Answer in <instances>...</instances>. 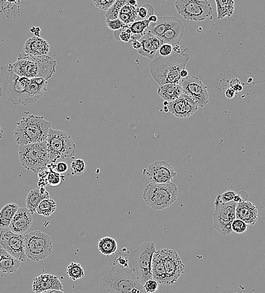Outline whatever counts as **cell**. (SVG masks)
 Segmentation results:
<instances>
[{"instance_id":"38","label":"cell","mask_w":265,"mask_h":293,"mask_svg":"<svg viewBox=\"0 0 265 293\" xmlns=\"http://www.w3.org/2000/svg\"><path fill=\"white\" fill-rule=\"evenodd\" d=\"M249 226L248 224L243 220L236 218L232 224V230L236 233L242 234L248 230Z\"/></svg>"},{"instance_id":"51","label":"cell","mask_w":265,"mask_h":293,"mask_svg":"<svg viewBox=\"0 0 265 293\" xmlns=\"http://www.w3.org/2000/svg\"><path fill=\"white\" fill-rule=\"evenodd\" d=\"M235 90L230 88L227 89L226 92H225V96L228 99H232L235 97Z\"/></svg>"},{"instance_id":"52","label":"cell","mask_w":265,"mask_h":293,"mask_svg":"<svg viewBox=\"0 0 265 293\" xmlns=\"http://www.w3.org/2000/svg\"><path fill=\"white\" fill-rule=\"evenodd\" d=\"M49 183L48 181V179H39L38 182V186L40 187H46L49 186Z\"/></svg>"},{"instance_id":"15","label":"cell","mask_w":265,"mask_h":293,"mask_svg":"<svg viewBox=\"0 0 265 293\" xmlns=\"http://www.w3.org/2000/svg\"><path fill=\"white\" fill-rule=\"evenodd\" d=\"M0 241L3 249L21 262H25L27 256L25 253L24 235L12 231H2Z\"/></svg>"},{"instance_id":"48","label":"cell","mask_w":265,"mask_h":293,"mask_svg":"<svg viewBox=\"0 0 265 293\" xmlns=\"http://www.w3.org/2000/svg\"><path fill=\"white\" fill-rule=\"evenodd\" d=\"M231 88L234 89L236 92H241L243 87L237 79H233L230 82Z\"/></svg>"},{"instance_id":"10","label":"cell","mask_w":265,"mask_h":293,"mask_svg":"<svg viewBox=\"0 0 265 293\" xmlns=\"http://www.w3.org/2000/svg\"><path fill=\"white\" fill-rule=\"evenodd\" d=\"M24 245L27 258L34 262L48 258L52 252L51 238L41 231L24 234Z\"/></svg>"},{"instance_id":"8","label":"cell","mask_w":265,"mask_h":293,"mask_svg":"<svg viewBox=\"0 0 265 293\" xmlns=\"http://www.w3.org/2000/svg\"><path fill=\"white\" fill-rule=\"evenodd\" d=\"M46 142L50 163L56 164L75 157L77 146L68 133L51 128Z\"/></svg>"},{"instance_id":"36","label":"cell","mask_w":265,"mask_h":293,"mask_svg":"<svg viewBox=\"0 0 265 293\" xmlns=\"http://www.w3.org/2000/svg\"><path fill=\"white\" fill-rule=\"evenodd\" d=\"M129 0H116L110 8L107 10L105 14L106 20H114L118 19L120 11L123 6L128 4Z\"/></svg>"},{"instance_id":"22","label":"cell","mask_w":265,"mask_h":293,"mask_svg":"<svg viewBox=\"0 0 265 293\" xmlns=\"http://www.w3.org/2000/svg\"><path fill=\"white\" fill-rule=\"evenodd\" d=\"M236 217L243 220L249 225L255 224L259 217V212L256 206L250 201H244L238 204L236 208Z\"/></svg>"},{"instance_id":"34","label":"cell","mask_w":265,"mask_h":293,"mask_svg":"<svg viewBox=\"0 0 265 293\" xmlns=\"http://www.w3.org/2000/svg\"><path fill=\"white\" fill-rule=\"evenodd\" d=\"M114 37L117 40L124 42H132L139 39L136 36L132 34L129 24L126 25L121 30L114 31Z\"/></svg>"},{"instance_id":"23","label":"cell","mask_w":265,"mask_h":293,"mask_svg":"<svg viewBox=\"0 0 265 293\" xmlns=\"http://www.w3.org/2000/svg\"><path fill=\"white\" fill-rule=\"evenodd\" d=\"M184 34V26L180 20L177 19L173 23L172 26L167 30L159 39L163 43H169L173 46L179 45Z\"/></svg>"},{"instance_id":"55","label":"cell","mask_w":265,"mask_h":293,"mask_svg":"<svg viewBox=\"0 0 265 293\" xmlns=\"http://www.w3.org/2000/svg\"><path fill=\"white\" fill-rule=\"evenodd\" d=\"M188 72L186 69H184L180 72V77L181 78H186L188 77Z\"/></svg>"},{"instance_id":"5","label":"cell","mask_w":265,"mask_h":293,"mask_svg":"<svg viewBox=\"0 0 265 293\" xmlns=\"http://www.w3.org/2000/svg\"><path fill=\"white\" fill-rule=\"evenodd\" d=\"M102 283L109 293H147L130 268H123L115 264L103 277Z\"/></svg>"},{"instance_id":"47","label":"cell","mask_w":265,"mask_h":293,"mask_svg":"<svg viewBox=\"0 0 265 293\" xmlns=\"http://www.w3.org/2000/svg\"><path fill=\"white\" fill-rule=\"evenodd\" d=\"M68 170V165L65 161L58 162L56 164L55 172L63 174L66 173Z\"/></svg>"},{"instance_id":"4","label":"cell","mask_w":265,"mask_h":293,"mask_svg":"<svg viewBox=\"0 0 265 293\" xmlns=\"http://www.w3.org/2000/svg\"><path fill=\"white\" fill-rule=\"evenodd\" d=\"M51 128V122L43 117L28 115L17 123L14 139L19 146L45 142Z\"/></svg>"},{"instance_id":"56","label":"cell","mask_w":265,"mask_h":293,"mask_svg":"<svg viewBox=\"0 0 265 293\" xmlns=\"http://www.w3.org/2000/svg\"><path fill=\"white\" fill-rule=\"evenodd\" d=\"M128 3L131 6H137V2L136 0H129Z\"/></svg>"},{"instance_id":"30","label":"cell","mask_w":265,"mask_h":293,"mask_svg":"<svg viewBox=\"0 0 265 293\" xmlns=\"http://www.w3.org/2000/svg\"><path fill=\"white\" fill-rule=\"evenodd\" d=\"M139 10L138 6H131L128 3L120 11L118 18L126 25L132 24L136 20Z\"/></svg>"},{"instance_id":"11","label":"cell","mask_w":265,"mask_h":293,"mask_svg":"<svg viewBox=\"0 0 265 293\" xmlns=\"http://www.w3.org/2000/svg\"><path fill=\"white\" fill-rule=\"evenodd\" d=\"M174 6L179 15L187 20H204L213 11L208 0H176Z\"/></svg>"},{"instance_id":"28","label":"cell","mask_w":265,"mask_h":293,"mask_svg":"<svg viewBox=\"0 0 265 293\" xmlns=\"http://www.w3.org/2000/svg\"><path fill=\"white\" fill-rule=\"evenodd\" d=\"M217 19L223 20L224 18H230L235 12L234 0H215Z\"/></svg>"},{"instance_id":"45","label":"cell","mask_w":265,"mask_h":293,"mask_svg":"<svg viewBox=\"0 0 265 293\" xmlns=\"http://www.w3.org/2000/svg\"><path fill=\"white\" fill-rule=\"evenodd\" d=\"M114 264L123 268H130L128 254L118 256L115 259Z\"/></svg>"},{"instance_id":"49","label":"cell","mask_w":265,"mask_h":293,"mask_svg":"<svg viewBox=\"0 0 265 293\" xmlns=\"http://www.w3.org/2000/svg\"><path fill=\"white\" fill-rule=\"evenodd\" d=\"M242 192L239 193L236 195L234 198V201L235 202H237V204L242 203V202L245 201L246 200V198H248V195L246 193H244V194H242Z\"/></svg>"},{"instance_id":"19","label":"cell","mask_w":265,"mask_h":293,"mask_svg":"<svg viewBox=\"0 0 265 293\" xmlns=\"http://www.w3.org/2000/svg\"><path fill=\"white\" fill-rule=\"evenodd\" d=\"M32 213L27 208H19L10 224V229L13 233L24 234L32 226L33 218Z\"/></svg>"},{"instance_id":"3","label":"cell","mask_w":265,"mask_h":293,"mask_svg":"<svg viewBox=\"0 0 265 293\" xmlns=\"http://www.w3.org/2000/svg\"><path fill=\"white\" fill-rule=\"evenodd\" d=\"M56 65V61L48 56H34L24 53L19 54L16 62L8 64V67L20 77L48 81L55 73Z\"/></svg>"},{"instance_id":"1","label":"cell","mask_w":265,"mask_h":293,"mask_svg":"<svg viewBox=\"0 0 265 293\" xmlns=\"http://www.w3.org/2000/svg\"><path fill=\"white\" fill-rule=\"evenodd\" d=\"M48 82L42 78H29L10 71L8 65L0 69V96L14 105L27 106L41 98Z\"/></svg>"},{"instance_id":"32","label":"cell","mask_w":265,"mask_h":293,"mask_svg":"<svg viewBox=\"0 0 265 293\" xmlns=\"http://www.w3.org/2000/svg\"><path fill=\"white\" fill-rule=\"evenodd\" d=\"M56 202L49 197L44 199L40 203L36 213L44 216H49L56 212Z\"/></svg>"},{"instance_id":"9","label":"cell","mask_w":265,"mask_h":293,"mask_svg":"<svg viewBox=\"0 0 265 293\" xmlns=\"http://www.w3.org/2000/svg\"><path fill=\"white\" fill-rule=\"evenodd\" d=\"M18 157L22 166L34 173L48 169L50 164L46 141L20 146Z\"/></svg>"},{"instance_id":"57","label":"cell","mask_w":265,"mask_h":293,"mask_svg":"<svg viewBox=\"0 0 265 293\" xmlns=\"http://www.w3.org/2000/svg\"><path fill=\"white\" fill-rule=\"evenodd\" d=\"M163 110H164L166 112H169L168 107L167 106H164V108H163Z\"/></svg>"},{"instance_id":"20","label":"cell","mask_w":265,"mask_h":293,"mask_svg":"<svg viewBox=\"0 0 265 293\" xmlns=\"http://www.w3.org/2000/svg\"><path fill=\"white\" fill-rule=\"evenodd\" d=\"M141 43V48L138 53L149 59H153L156 52L159 50L162 42L157 36L147 33L139 39Z\"/></svg>"},{"instance_id":"37","label":"cell","mask_w":265,"mask_h":293,"mask_svg":"<svg viewBox=\"0 0 265 293\" xmlns=\"http://www.w3.org/2000/svg\"><path fill=\"white\" fill-rule=\"evenodd\" d=\"M71 173L73 176H81L86 171V164L84 160L79 158L71 162Z\"/></svg>"},{"instance_id":"44","label":"cell","mask_w":265,"mask_h":293,"mask_svg":"<svg viewBox=\"0 0 265 293\" xmlns=\"http://www.w3.org/2000/svg\"><path fill=\"white\" fill-rule=\"evenodd\" d=\"M158 284L159 283L157 281L155 280L154 278H152V279L146 281V283L144 285V287L147 293H155L158 291Z\"/></svg>"},{"instance_id":"2","label":"cell","mask_w":265,"mask_h":293,"mask_svg":"<svg viewBox=\"0 0 265 293\" xmlns=\"http://www.w3.org/2000/svg\"><path fill=\"white\" fill-rule=\"evenodd\" d=\"M187 49L180 45L174 46L171 55L160 56L152 61L150 72L152 78L159 86L175 84H180V72L186 69L190 55Z\"/></svg>"},{"instance_id":"42","label":"cell","mask_w":265,"mask_h":293,"mask_svg":"<svg viewBox=\"0 0 265 293\" xmlns=\"http://www.w3.org/2000/svg\"><path fill=\"white\" fill-rule=\"evenodd\" d=\"M105 22H106L108 28L114 31L121 30L126 26V24L119 18L114 20H106Z\"/></svg>"},{"instance_id":"35","label":"cell","mask_w":265,"mask_h":293,"mask_svg":"<svg viewBox=\"0 0 265 293\" xmlns=\"http://www.w3.org/2000/svg\"><path fill=\"white\" fill-rule=\"evenodd\" d=\"M66 273L72 281L81 279L85 277V273L81 265L71 262L67 267Z\"/></svg>"},{"instance_id":"7","label":"cell","mask_w":265,"mask_h":293,"mask_svg":"<svg viewBox=\"0 0 265 293\" xmlns=\"http://www.w3.org/2000/svg\"><path fill=\"white\" fill-rule=\"evenodd\" d=\"M177 193L178 189L174 183H151L145 188L142 196L149 207L161 211L170 207L177 200Z\"/></svg>"},{"instance_id":"50","label":"cell","mask_w":265,"mask_h":293,"mask_svg":"<svg viewBox=\"0 0 265 293\" xmlns=\"http://www.w3.org/2000/svg\"><path fill=\"white\" fill-rule=\"evenodd\" d=\"M50 171L49 169H46L43 171L39 172L38 173V178L39 179H48V177L49 175Z\"/></svg>"},{"instance_id":"25","label":"cell","mask_w":265,"mask_h":293,"mask_svg":"<svg viewBox=\"0 0 265 293\" xmlns=\"http://www.w3.org/2000/svg\"><path fill=\"white\" fill-rule=\"evenodd\" d=\"M158 95L168 102L175 100L184 94L183 89L180 84H169L159 86Z\"/></svg>"},{"instance_id":"54","label":"cell","mask_w":265,"mask_h":293,"mask_svg":"<svg viewBox=\"0 0 265 293\" xmlns=\"http://www.w3.org/2000/svg\"><path fill=\"white\" fill-rule=\"evenodd\" d=\"M148 20H150L151 23H155L157 22L158 20V17L154 14V15L151 16Z\"/></svg>"},{"instance_id":"14","label":"cell","mask_w":265,"mask_h":293,"mask_svg":"<svg viewBox=\"0 0 265 293\" xmlns=\"http://www.w3.org/2000/svg\"><path fill=\"white\" fill-rule=\"evenodd\" d=\"M180 85L184 93L197 103L199 107H204L209 102L208 88L196 77H188L181 79Z\"/></svg>"},{"instance_id":"29","label":"cell","mask_w":265,"mask_h":293,"mask_svg":"<svg viewBox=\"0 0 265 293\" xmlns=\"http://www.w3.org/2000/svg\"><path fill=\"white\" fill-rule=\"evenodd\" d=\"M19 207L14 203H9L3 207L0 212V227L5 229L9 228L14 215Z\"/></svg>"},{"instance_id":"39","label":"cell","mask_w":265,"mask_h":293,"mask_svg":"<svg viewBox=\"0 0 265 293\" xmlns=\"http://www.w3.org/2000/svg\"><path fill=\"white\" fill-rule=\"evenodd\" d=\"M237 194L234 191L228 190L225 191L222 194L218 195L215 201L221 202V203H226V202L233 201Z\"/></svg>"},{"instance_id":"18","label":"cell","mask_w":265,"mask_h":293,"mask_svg":"<svg viewBox=\"0 0 265 293\" xmlns=\"http://www.w3.org/2000/svg\"><path fill=\"white\" fill-rule=\"evenodd\" d=\"M32 290L36 293H49L52 290L64 291V286L59 278L54 274H41L34 278Z\"/></svg>"},{"instance_id":"24","label":"cell","mask_w":265,"mask_h":293,"mask_svg":"<svg viewBox=\"0 0 265 293\" xmlns=\"http://www.w3.org/2000/svg\"><path fill=\"white\" fill-rule=\"evenodd\" d=\"M21 261L10 254L3 248L0 250V270L3 273H10L17 272Z\"/></svg>"},{"instance_id":"16","label":"cell","mask_w":265,"mask_h":293,"mask_svg":"<svg viewBox=\"0 0 265 293\" xmlns=\"http://www.w3.org/2000/svg\"><path fill=\"white\" fill-rule=\"evenodd\" d=\"M144 174L151 183H168L176 178L177 173L173 166L165 161H157L144 170Z\"/></svg>"},{"instance_id":"21","label":"cell","mask_w":265,"mask_h":293,"mask_svg":"<svg viewBox=\"0 0 265 293\" xmlns=\"http://www.w3.org/2000/svg\"><path fill=\"white\" fill-rule=\"evenodd\" d=\"M23 50L24 53L31 56H47L49 52L50 46L45 39L39 36H34L25 42Z\"/></svg>"},{"instance_id":"26","label":"cell","mask_w":265,"mask_h":293,"mask_svg":"<svg viewBox=\"0 0 265 293\" xmlns=\"http://www.w3.org/2000/svg\"><path fill=\"white\" fill-rule=\"evenodd\" d=\"M152 275L159 284L167 285V277L164 266L159 251H156L152 259Z\"/></svg>"},{"instance_id":"13","label":"cell","mask_w":265,"mask_h":293,"mask_svg":"<svg viewBox=\"0 0 265 293\" xmlns=\"http://www.w3.org/2000/svg\"><path fill=\"white\" fill-rule=\"evenodd\" d=\"M160 254L167 277V285L176 283L184 273V265L177 253L172 249L158 251Z\"/></svg>"},{"instance_id":"40","label":"cell","mask_w":265,"mask_h":293,"mask_svg":"<svg viewBox=\"0 0 265 293\" xmlns=\"http://www.w3.org/2000/svg\"><path fill=\"white\" fill-rule=\"evenodd\" d=\"M154 7L150 4H146L139 8L138 16L143 20H148L151 16L154 15Z\"/></svg>"},{"instance_id":"6","label":"cell","mask_w":265,"mask_h":293,"mask_svg":"<svg viewBox=\"0 0 265 293\" xmlns=\"http://www.w3.org/2000/svg\"><path fill=\"white\" fill-rule=\"evenodd\" d=\"M155 251L154 242H145L128 254L130 269L143 286L153 278L152 259Z\"/></svg>"},{"instance_id":"41","label":"cell","mask_w":265,"mask_h":293,"mask_svg":"<svg viewBox=\"0 0 265 293\" xmlns=\"http://www.w3.org/2000/svg\"><path fill=\"white\" fill-rule=\"evenodd\" d=\"M65 176L57 172H50L48 177L49 186H58L64 180Z\"/></svg>"},{"instance_id":"46","label":"cell","mask_w":265,"mask_h":293,"mask_svg":"<svg viewBox=\"0 0 265 293\" xmlns=\"http://www.w3.org/2000/svg\"><path fill=\"white\" fill-rule=\"evenodd\" d=\"M173 51L174 46L169 43H163L159 49V53L163 57L171 55Z\"/></svg>"},{"instance_id":"53","label":"cell","mask_w":265,"mask_h":293,"mask_svg":"<svg viewBox=\"0 0 265 293\" xmlns=\"http://www.w3.org/2000/svg\"><path fill=\"white\" fill-rule=\"evenodd\" d=\"M132 47L136 50H139L141 48V43L139 40H135L132 42Z\"/></svg>"},{"instance_id":"12","label":"cell","mask_w":265,"mask_h":293,"mask_svg":"<svg viewBox=\"0 0 265 293\" xmlns=\"http://www.w3.org/2000/svg\"><path fill=\"white\" fill-rule=\"evenodd\" d=\"M237 205L234 200L226 203L214 201L215 211L213 214V228L223 236L230 235L233 232L232 224L237 218L236 208Z\"/></svg>"},{"instance_id":"27","label":"cell","mask_w":265,"mask_h":293,"mask_svg":"<svg viewBox=\"0 0 265 293\" xmlns=\"http://www.w3.org/2000/svg\"><path fill=\"white\" fill-rule=\"evenodd\" d=\"M49 197L48 192L45 194H42L40 191V188H36L27 194L26 199V208L33 215L36 212V209L40 203L44 199Z\"/></svg>"},{"instance_id":"43","label":"cell","mask_w":265,"mask_h":293,"mask_svg":"<svg viewBox=\"0 0 265 293\" xmlns=\"http://www.w3.org/2000/svg\"><path fill=\"white\" fill-rule=\"evenodd\" d=\"M116 0H93L96 8L102 10H108L114 4Z\"/></svg>"},{"instance_id":"31","label":"cell","mask_w":265,"mask_h":293,"mask_svg":"<svg viewBox=\"0 0 265 293\" xmlns=\"http://www.w3.org/2000/svg\"><path fill=\"white\" fill-rule=\"evenodd\" d=\"M118 244L113 238L105 237L99 240L98 248L101 254L106 256L114 254L118 249Z\"/></svg>"},{"instance_id":"17","label":"cell","mask_w":265,"mask_h":293,"mask_svg":"<svg viewBox=\"0 0 265 293\" xmlns=\"http://www.w3.org/2000/svg\"><path fill=\"white\" fill-rule=\"evenodd\" d=\"M169 112L179 118H186L197 112L199 106L190 97L183 94L179 98L169 102Z\"/></svg>"},{"instance_id":"33","label":"cell","mask_w":265,"mask_h":293,"mask_svg":"<svg viewBox=\"0 0 265 293\" xmlns=\"http://www.w3.org/2000/svg\"><path fill=\"white\" fill-rule=\"evenodd\" d=\"M151 21L149 20H144L134 21L129 24L132 34L137 36L139 39L148 33Z\"/></svg>"},{"instance_id":"58","label":"cell","mask_w":265,"mask_h":293,"mask_svg":"<svg viewBox=\"0 0 265 293\" xmlns=\"http://www.w3.org/2000/svg\"></svg>"}]
</instances>
